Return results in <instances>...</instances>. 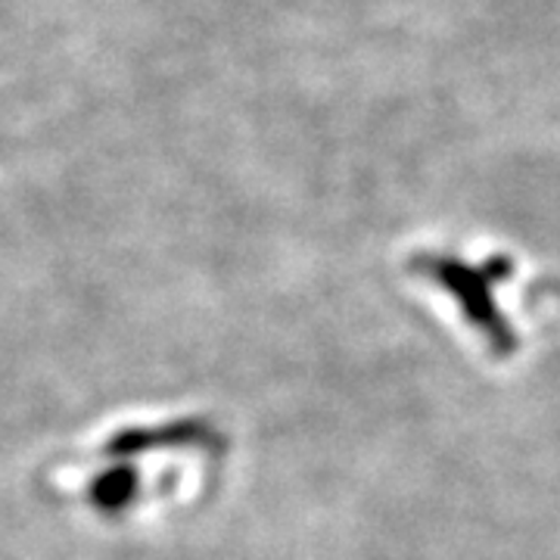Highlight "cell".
Here are the masks:
<instances>
[{
  "label": "cell",
  "mask_w": 560,
  "mask_h": 560,
  "mask_svg": "<svg viewBox=\"0 0 560 560\" xmlns=\"http://www.w3.org/2000/svg\"><path fill=\"white\" fill-rule=\"evenodd\" d=\"M480 271L486 275V280H489L492 287H499L504 280L514 278V259H508V256H492V259L482 261Z\"/></svg>",
  "instance_id": "cell-4"
},
{
  "label": "cell",
  "mask_w": 560,
  "mask_h": 560,
  "mask_svg": "<svg viewBox=\"0 0 560 560\" xmlns=\"http://www.w3.org/2000/svg\"><path fill=\"white\" fill-rule=\"evenodd\" d=\"M411 268L430 278L433 283H440L442 290L458 302L460 315L467 318L470 327H477L482 340L489 342V349L495 355H514L517 352V330L514 324L501 315L492 283L486 280L477 265L455 259V256H436V253H423L411 259Z\"/></svg>",
  "instance_id": "cell-1"
},
{
  "label": "cell",
  "mask_w": 560,
  "mask_h": 560,
  "mask_svg": "<svg viewBox=\"0 0 560 560\" xmlns=\"http://www.w3.org/2000/svg\"><path fill=\"white\" fill-rule=\"evenodd\" d=\"M140 492V474L128 464V460H119L113 467L101 470L91 486H88V501L91 508L103 514V517H113V514H121L128 511Z\"/></svg>",
  "instance_id": "cell-3"
},
{
  "label": "cell",
  "mask_w": 560,
  "mask_h": 560,
  "mask_svg": "<svg viewBox=\"0 0 560 560\" xmlns=\"http://www.w3.org/2000/svg\"><path fill=\"white\" fill-rule=\"evenodd\" d=\"M215 433L206 420H168L156 427H135L121 430L103 445V455L113 460H131L147 452L160 448H194V445H212Z\"/></svg>",
  "instance_id": "cell-2"
}]
</instances>
